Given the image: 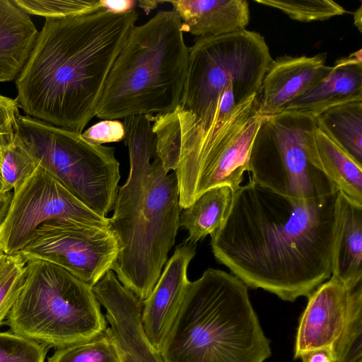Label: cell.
I'll use <instances>...</instances> for the list:
<instances>
[{
    "label": "cell",
    "mask_w": 362,
    "mask_h": 362,
    "mask_svg": "<svg viewBox=\"0 0 362 362\" xmlns=\"http://www.w3.org/2000/svg\"><path fill=\"white\" fill-rule=\"evenodd\" d=\"M337 194L298 199L250 180L211 235L215 259L247 287L308 298L332 275Z\"/></svg>",
    "instance_id": "1"
},
{
    "label": "cell",
    "mask_w": 362,
    "mask_h": 362,
    "mask_svg": "<svg viewBox=\"0 0 362 362\" xmlns=\"http://www.w3.org/2000/svg\"><path fill=\"white\" fill-rule=\"evenodd\" d=\"M138 18L135 10H100L45 19L16 79L20 107L31 117L82 132L95 116L111 67Z\"/></svg>",
    "instance_id": "2"
},
{
    "label": "cell",
    "mask_w": 362,
    "mask_h": 362,
    "mask_svg": "<svg viewBox=\"0 0 362 362\" xmlns=\"http://www.w3.org/2000/svg\"><path fill=\"white\" fill-rule=\"evenodd\" d=\"M154 116L124 118L129 172L118 187L108 218L119 245L112 267L119 282L144 301L157 283L173 247L182 209L177 177L157 154Z\"/></svg>",
    "instance_id": "3"
},
{
    "label": "cell",
    "mask_w": 362,
    "mask_h": 362,
    "mask_svg": "<svg viewBox=\"0 0 362 362\" xmlns=\"http://www.w3.org/2000/svg\"><path fill=\"white\" fill-rule=\"evenodd\" d=\"M160 353L164 362H264L272 350L248 287L209 268L188 284Z\"/></svg>",
    "instance_id": "4"
},
{
    "label": "cell",
    "mask_w": 362,
    "mask_h": 362,
    "mask_svg": "<svg viewBox=\"0 0 362 362\" xmlns=\"http://www.w3.org/2000/svg\"><path fill=\"white\" fill-rule=\"evenodd\" d=\"M181 25L169 10L132 28L109 72L96 117L117 119L176 110L189 57Z\"/></svg>",
    "instance_id": "5"
},
{
    "label": "cell",
    "mask_w": 362,
    "mask_h": 362,
    "mask_svg": "<svg viewBox=\"0 0 362 362\" xmlns=\"http://www.w3.org/2000/svg\"><path fill=\"white\" fill-rule=\"evenodd\" d=\"M6 323L48 349L89 340L107 327L92 287L42 259L26 262L23 287Z\"/></svg>",
    "instance_id": "6"
},
{
    "label": "cell",
    "mask_w": 362,
    "mask_h": 362,
    "mask_svg": "<svg viewBox=\"0 0 362 362\" xmlns=\"http://www.w3.org/2000/svg\"><path fill=\"white\" fill-rule=\"evenodd\" d=\"M272 60L264 37L255 31L197 37L189 47L185 83L175 114L194 127L207 129L223 89L232 83L243 103L257 96Z\"/></svg>",
    "instance_id": "7"
},
{
    "label": "cell",
    "mask_w": 362,
    "mask_h": 362,
    "mask_svg": "<svg viewBox=\"0 0 362 362\" xmlns=\"http://www.w3.org/2000/svg\"><path fill=\"white\" fill-rule=\"evenodd\" d=\"M16 133L39 165L98 215L112 209L120 179L113 147L95 145L81 133L28 115L16 117Z\"/></svg>",
    "instance_id": "8"
},
{
    "label": "cell",
    "mask_w": 362,
    "mask_h": 362,
    "mask_svg": "<svg viewBox=\"0 0 362 362\" xmlns=\"http://www.w3.org/2000/svg\"><path fill=\"white\" fill-rule=\"evenodd\" d=\"M316 127L315 118L300 113L263 116L250 152V180L298 199L337 193L336 186L313 164Z\"/></svg>",
    "instance_id": "9"
},
{
    "label": "cell",
    "mask_w": 362,
    "mask_h": 362,
    "mask_svg": "<svg viewBox=\"0 0 362 362\" xmlns=\"http://www.w3.org/2000/svg\"><path fill=\"white\" fill-rule=\"evenodd\" d=\"M258 109L257 96H254L225 120L206 130H194L185 141L174 171L182 209L210 189L225 185L234 192L241 186L263 117Z\"/></svg>",
    "instance_id": "10"
},
{
    "label": "cell",
    "mask_w": 362,
    "mask_h": 362,
    "mask_svg": "<svg viewBox=\"0 0 362 362\" xmlns=\"http://www.w3.org/2000/svg\"><path fill=\"white\" fill-rule=\"evenodd\" d=\"M72 220L83 225L110 227L108 218L86 206L40 165L13 189L11 204L0 224V250L6 255L19 253L43 223Z\"/></svg>",
    "instance_id": "11"
},
{
    "label": "cell",
    "mask_w": 362,
    "mask_h": 362,
    "mask_svg": "<svg viewBox=\"0 0 362 362\" xmlns=\"http://www.w3.org/2000/svg\"><path fill=\"white\" fill-rule=\"evenodd\" d=\"M118 252L110 227L53 219L41 224L18 254L25 262L42 259L58 265L93 287L112 269Z\"/></svg>",
    "instance_id": "12"
},
{
    "label": "cell",
    "mask_w": 362,
    "mask_h": 362,
    "mask_svg": "<svg viewBox=\"0 0 362 362\" xmlns=\"http://www.w3.org/2000/svg\"><path fill=\"white\" fill-rule=\"evenodd\" d=\"M106 310L105 332L115 344L121 362H164L148 341L141 325L142 301L126 288L110 269L92 287Z\"/></svg>",
    "instance_id": "13"
},
{
    "label": "cell",
    "mask_w": 362,
    "mask_h": 362,
    "mask_svg": "<svg viewBox=\"0 0 362 362\" xmlns=\"http://www.w3.org/2000/svg\"><path fill=\"white\" fill-rule=\"evenodd\" d=\"M362 292V284L350 288L330 276L308 297V302L299 320L294 358L317 349L334 351L342 334L351 306Z\"/></svg>",
    "instance_id": "14"
},
{
    "label": "cell",
    "mask_w": 362,
    "mask_h": 362,
    "mask_svg": "<svg viewBox=\"0 0 362 362\" xmlns=\"http://www.w3.org/2000/svg\"><path fill=\"white\" fill-rule=\"evenodd\" d=\"M195 255L196 245L185 241L177 246L151 293L142 301L144 332L159 351L189 283L187 269Z\"/></svg>",
    "instance_id": "15"
},
{
    "label": "cell",
    "mask_w": 362,
    "mask_h": 362,
    "mask_svg": "<svg viewBox=\"0 0 362 362\" xmlns=\"http://www.w3.org/2000/svg\"><path fill=\"white\" fill-rule=\"evenodd\" d=\"M327 53L313 57L284 55L273 59L257 95L262 116L284 111L292 101L313 88L326 77L333 66L325 65Z\"/></svg>",
    "instance_id": "16"
},
{
    "label": "cell",
    "mask_w": 362,
    "mask_h": 362,
    "mask_svg": "<svg viewBox=\"0 0 362 362\" xmlns=\"http://www.w3.org/2000/svg\"><path fill=\"white\" fill-rule=\"evenodd\" d=\"M362 100V49L336 61L324 80L292 101L283 112L315 118L325 110L346 103Z\"/></svg>",
    "instance_id": "17"
},
{
    "label": "cell",
    "mask_w": 362,
    "mask_h": 362,
    "mask_svg": "<svg viewBox=\"0 0 362 362\" xmlns=\"http://www.w3.org/2000/svg\"><path fill=\"white\" fill-rule=\"evenodd\" d=\"M169 3L180 16L183 32L197 37H212L245 30L250 22L246 0H177Z\"/></svg>",
    "instance_id": "18"
},
{
    "label": "cell",
    "mask_w": 362,
    "mask_h": 362,
    "mask_svg": "<svg viewBox=\"0 0 362 362\" xmlns=\"http://www.w3.org/2000/svg\"><path fill=\"white\" fill-rule=\"evenodd\" d=\"M332 276L350 288L362 284V205L338 190Z\"/></svg>",
    "instance_id": "19"
},
{
    "label": "cell",
    "mask_w": 362,
    "mask_h": 362,
    "mask_svg": "<svg viewBox=\"0 0 362 362\" xmlns=\"http://www.w3.org/2000/svg\"><path fill=\"white\" fill-rule=\"evenodd\" d=\"M38 33L30 15L13 0H0V82L16 79Z\"/></svg>",
    "instance_id": "20"
},
{
    "label": "cell",
    "mask_w": 362,
    "mask_h": 362,
    "mask_svg": "<svg viewBox=\"0 0 362 362\" xmlns=\"http://www.w3.org/2000/svg\"><path fill=\"white\" fill-rule=\"evenodd\" d=\"M314 136L317 168L338 190L354 202L362 205V164L317 127Z\"/></svg>",
    "instance_id": "21"
},
{
    "label": "cell",
    "mask_w": 362,
    "mask_h": 362,
    "mask_svg": "<svg viewBox=\"0 0 362 362\" xmlns=\"http://www.w3.org/2000/svg\"><path fill=\"white\" fill-rule=\"evenodd\" d=\"M233 193L228 186L216 187L206 191L189 207L182 209L179 227L184 228L188 233L186 242L196 245L222 226Z\"/></svg>",
    "instance_id": "22"
},
{
    "label": "cell",
    "mask_w": 362,
    "mask_h": 362,
    "mask_svg": "<svg viewBox=\"0 0 362 362\" xmlns=\"http://www.w3.org/2000/svg\"><path fill=\"white\" fill-rule=\"evenodd\" d=\"M315 121L319 129L362 164V100L332 107Z\"/></svg>",
    "instance_id": "23"
},
{
    "label": "cell",
    "mask_w": 362,
    "mask_h": 362,
    "mask_svg": "<svg viewBox=\"0 0 362 362\" xmlns=\"http://www.w3.org/2000/svg\"><path fill=\"white\" fill-rule=\"evenodd\" d=\"M39 163L16 133L1 150V194L11 192L23 183L37 168Z\"/></svg>",
    "instance_id": "24"
},
{
    "label": "cell",
    "mask_w": 362,
    "mask_h": 362,
    "mask_svg": "<svg viewBox=\"0 0 362 362\" xmlns=\"http://www.w3.org/2000/svg\"><path fill=\"white\" fill-rule=\"evenodd\" d=\"M47 362H121L117 348L105 331L89 340L57 349Z\"/></svg>",
    "instance_id": "25"
},
{
    "label": "cell",
    "mask_w": 362,
    "mask_h": 362,
    "mask_svg": "<svg viewBox=\"0 0 362 362\" xmlns=\"http://www.w3.org/2000/svg\"><path fill=\"white\" fill-rule=\"evenodd\" d=\"M256 3L282 11L293 20L308 23L323 21L346 13L332 0H254Z\"/></svg>",
    "instance_id": "26"
},
{
    "label": "cell",
    "mask_w": 362,
    "mask_h": 362,
    "mask_svg": "<svg viewBox=\"0 0 362 362\" xmlns=\"http://www.w3.org/2000/svg\"><path fill=\"white\" fill-rule=\"evenodd\" d=\"M28 15L64 18L88 14L103 9L101 0H13Z\"/></svg>",
    "instance_id": "27"
},
{
    "label": "cell",
    "mask_w": 362,
    "mask_h": 362,
    "mask_svg": "<svg viewBox=\"0 0 362 362\" xmlns=\"http://www.w3.org/2000/svg\"><path fill=\"white\" fill-rule=\"evenodd\" d=\"M334 355L336 362H362V292L352 303Z\"/></svg>",
    "instance_id": "28"
},
{
    "label": "cell",
    "mask_w": 362,
    "mask_h": 362,
    "mask_svg": "<svg viewBox=\"0 0 362 362\" xmlns=\"http://www.w3.org/2000/svg\"><path fill=\"white\" fill-rule=\"evenodd\" d=\"M26 262L20 254L7 255L0 275V325L6 318L23 287Z\"/></svg>",
    "instance_id": "29"
},
{
    "label": "cell",
    "mask_w": 362,
    "mask_h": 362,
    "mask_svg": "<svg viewBox=\"0 0 362 362\" xmlns=\"http://www.w3.org/2000/svg\"><path fill=\"white\" fill-rule=\"evenodd\" d=\"M48 350L11 331L0 332V362H45Z\"/></svg>",
    "instance_id": "30"
},
{
    "label": "cell",
    "mask_w": 362,
    "mask_h": 362,
    "mask_svg": "<svg viewBox=\"0 0 362 362\" xmlns=\"http://www.w3.org/2000/svg\"><path fill=\"white\" fill-rule=\"evenodd\" d=\"M83 139L95 145L119 142L124 140V127L118 119H103L81 133Z\"/></svg>",
    "instance_id": "31"
},
{
    "label": "cell",
    "mask_w": 362,
    "mask_h": 362,
    "mask_svg": "<svg viewBox=\"0 0 362 362\" xmlns=\"http://www.w3.org/2000/svg\"><path fill=\"white\" fill-rule=\"evenodd\" d=\"M19 107L16 98L0 94V136H12L16 133Z\"/></svg>",
    "instance_id": "32"
},
{
    "label": "cell",
    "mask_w": 362,
    "mask_h": 362,
    "mask_svg": "<svg viewBox=\"0 0 362 362\" xmlns=\"http://www.w3.org/2000/svg\"><path fill=\"white\" fill-rule=\"evenodd\" d=\"M103 9L112 13L120 14L134 10L135 0H101Z\"/></svg>",
    "instance_id": "33"
},
{
    "label": "cell",
    "mask_w": 362,
    "mask_h": 362,
    "mask_svg": "<svg viewBox=\"0 0 362 362\" xmlns=\"http://www.w3.org/2000/svg\"><path fill=\"white\" fill-rule=\"evenodd\" d=\"M302 362H336L333 351L322 349L308 352L300 358Z\"/></svg>",
    "instance_id": "34"
},
{
    "label": "cell",
    "mask_w": 362,
    "mask_h": 362,
    "mask_svg": "<svg viewBox=\"0 0 362 362\" xmlns=\"http://www.w3.org/2000/svg\"><path fill=\"white\" fill-rule=\"evenodd\" d=\"M12 195L11 192L0 194V224L6 217L11 204Z\"/></svg>",
    "instance_id": "35"
},
{
    "label": "cell",
    "mask_w": 362,
    "mask_h": 362,
    "mask_svg": "<svg viewBox=\"0 0 362 362\" xmlns=\"http://www.w3.org/2000/svg\"><path fill=\"white\" fill-rule=\"evenodd\" d=\"M362 5L353 13L354 22L356 28L360 33L362 32Z\"/></svg>",
    "instance_id": "36"
},
{
    "label": "cell",
    "mask_w": 362,
    "mask_h": 362,
    "mask_svg": "<svg viewBox=\"0 0 362 362\" xmlns=\"http://www.w3.org/2000/svg\"><path fill=\"white\" fill-rule=\"evenodd\" d=\"M137 3L147 13L155 8L159 4L158 1H139Z\"/></svg>",
    "instance_id": "37"
},
{
    "label": "cell",
    "mask_w": 362,
    "mask_h": 362,
    "mask_svg": "<svg viewBox=\"0 0 362 362\" xmlns=\"http://www.w3.org/2000/svg\"><path fill=\"white\" fill-rule=\"evenodd\" d=\"M14 134L12 136H0V159H1V150L2 146L5 143L8 141L14 136ZM1 187H2V182H1V173H0V194H1Z\"/></svg>",
    "instance_id": "38"
},
{
    "label": "cell",
    "mask_w": 362,
    "mask_h": 362,
    "mask_svg": "<svg viewBox=\"0 0 362 362\" xmlns=\"http://www.w3.org/2000/svg\"><path fill=\"white\" fill-rule=\"evenodd\" d=\"M7 261V255L5 254L0 255V275L2 273Z\"/></svg>",
    "instance_id": "39"
}]
</instances>
